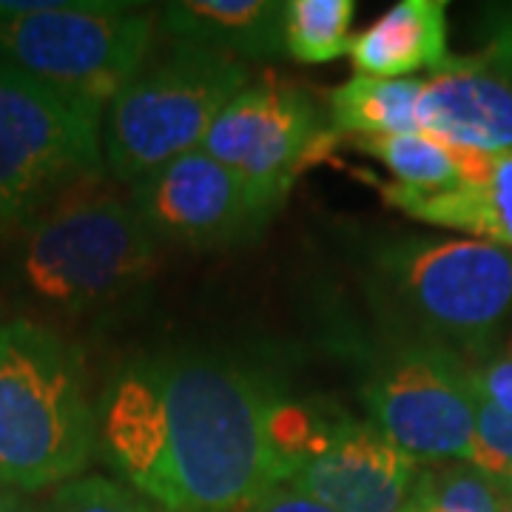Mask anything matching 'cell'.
I'll return each instance as SVG.
<instances>
[{"label": "cell", "mask_w": 512, "mask_h": 512, "mask_svg": "<svg viewBox=\"0 0 512 512\" xmlns=\"http://www.w3.org/2000/svg\"><path fill=\"white\" fill-rule=\"evenodd\" d=\"M276 396L234 362L143 356L97 404V447L163 512H248L291 481L271 439Z\"/></svg>", "instance_id": "obj_1"}, {"label": "cell", "mask_w": 512, "mask_h": 512, "mask_svg": "<svg viewBox=\"0 0 512 512\" xmlns=\"http://www.w3.org/2000/svg\"><path fill=\"white\" fill-rule=\"evenodd\" d=\"M97 447L83 353L29 319L0 328V478L43 490L80 478Z\"/></svg>", "instance_id": "obj_2"}, {"label": "cell", "mask_w": 512, "mask_h": 512, "mask_svg": "<svg viewBox=\"0 0 512 512\" xmlns=\"http://www.w3.org/2000/svg\"><path fill=\"white\" fill-rule=\"evenodd\" d=\"M23 228V288L57 311L106 305L143 282L157 259V239L131 200L106 191L100 177L69 188Z\"/></svg>", "instance_id": "obj_3"}, {"label": "cell", "mask_w": 512, "mask_h": 512, "mask_svg": "<svg viewBox=\"0 0 512 512\" xmlns=\"http://www.w3.org/2000/svg\"><path fill=\"white\" fill-rule=\"evenodd\" d=\"M248 86L239 57L174 43L114 94L103 123V165L117 183H143L197 151L220 111Z\"/></svg>", "instance_id": "obj_4"}, {"label": "cell", "mask_w": 512, "mask_h": 512, "mask_svg": "<svg viewBox=\"0 0 512 512\" xmlns=\"http://www.w3.org/2000/svg\"><path fill=\"white\" fill-rule=\"evenodd\" d=\"M373 285L396 311L450 350H484L512 319V251L484 239H384ZM433 342V345H436Z\"/></svg>", "instance_id": "obj_5"}, {"label": "cell", "mask_w": 512, "mask_h": 512, "mask_svg": "<svg viewBox=\"0 0 512 512\" xmlns=\"http://www.w3.org/2000/svg\"><path fill=\"white\" fill-rule=\"evenodd\" d=\"M103 109L0 57V228L103 171Z\"/></svg>", "instance_id": "obj_6"}, {"label": "cell", "mask_w": 512, "mask_h": 512, "mask_svg": "<svg viewBox=\"0 0 512 512\" xmlns=\"http://www.w3.org/2000/svg\"><path fill=\"white\" fill-rule=\"evenodd\" d=\"M154 15L128 3L52 0L46 9L0 23V57L60 92L109 109L146 63Z\"/></svg>", "instance_id": "obj_7"}, {"label": "cell", "mask_w": 512, "mask_h": 512, "mask_svg": "<svg viewBox=\"0 0 512 512\" xmlns=\"http://www.w3.org/2000/svg\"><path fill=\"white\" fill-rule=\"evenodd\" d=\"M370 424L419 464L467 461L476 433L470 367L441 345L402 350L362 390Z\"/></svg>", "instance_id": "obj_8"}, {"label": "cell", "mask_w": 512, "mask_h": 512, "mask_svg": "<svg viewBox=\"0 0 512 512\" xmlns=\"http://www.w3.org/2000/svg\"><path fill=\"white\" fill-rule=\"evenodd\" d=\"M333 140L311 94L291 83H248L220 111L202 151L231 168L251 200L274 217L293 180Z\"/></svg>", "instance_id": "obj_9"}, {"label": "cell", "mask_w": 512, "mask_h": 512, "mask_svg": "<svg viewBox=\"0 0 512 512\" xmlns=\"http://www.w3.org/2000/svg\"><path fill=\"white\" fill-rule=\"evenodd\" d=\"M128 200L151 237L194 251L245 245L271 222L237 174L202 148L148 174Z\"/></svg>", "instance_id": "obj_10"}, {"label": "cell", "mask_w": 512, "mask_h": 512, "mask_svg": "<svg viewBox=\"0 0 512 512\" xmlns=\"http://www.w3.org/2000/svg\"><path fill=\"white\" fill-rule=\"evenodd\" d=\"M419 473V461L390 444L373 424L339 419L288 484L333 512H402Z\"/></svg>", "instance_id": "obj_11"}, {"label": "cell", "mask_w": 512, "mask_h": 512, "mask_svg": "<svg viewBox=\"0 0 512 512\" xmlns=\"http://www.w3.org/2000/svg\"><path fill=\"white\" fill-rule=\"evenodd\" d=\"M421 134L473 154L512 151V80L484 57H450L424 80L416 111Z\"/></svg>", "instance_id": "obj_12"}, {"label": "cell", "mask_w": 512, "mask_h": 512, "mask_svg": "<svg viewBox=\"0 0 512 512\" xmlns=\"http://www.w3.org/2000/svg\"><path fill=\"white\" fill-rule=\"evenodd\" d=\"M382 194L393 208L413 220L461 231L512 251V151L487 157L478 180L444 191H413L390 183L384 185Z\"/></svg>", "instance_id": "obj_13"}, {"label": "cell", "mask_w": 512, "mask_h": 512, "mask_svg": "<svg viewBox=\"0 0 512 512\" xmlns=\"http://www.w3.org/2000/svg\"><path fill=\"white\" fill-rule=\"evenodd\" d=\"M356 74L399 80L419 69L441 72L447 52V3L402 0L350 40Z\"/></svg>", "instance_id": "obj_14"}, {"label": "cell", "mask_w": 512, "mask_h": 512, "mask_svg": "<svg viewBox=\"0 0 512 512\" xmlns=\"http://www.w3.org/2000/svg\"><path fill=\"white\" fill-rule=\"evenodd\" d=\"M163 29L174 43L231 57H276L285 52V3L271 0H180L165 3Z\"/></svg>", "instance_id": "obj_15"}, {"label": "cell", "mask_w": 512, "mask_h": 512, "mask_svg": "<svg viewBox=\"0 0 512 512\" xmlns=\"http://www.w3.org/2000/svg\"><path fill=\"white\" fill-rule=\"evenodd\" d=\"M421 77H367L353 74L345 86L328 94L330 128L339 134L359 137H387L419 131Z\"/></svg>", "instance_id": "obj_16"}, {"label": "cell", "mask_w": 512, "mask_h": 512, "mask_svg": "<svg viewBox=\"0 0 512 512\" xmlns=\"http://www.w3.org/2000/svg\"><path fill=\"white\" fill-rule=\"evenodd\" d=\"M356 148L379 160L396 177V185L413 191H444L467 180H478L487 165V154L458 151L421 131L359 137Z\"/></svg>", "instance_id": "obj_17"}, {"label": "cell", "mask_w": 512, "mask_h": 512, "mask_svg": "<svg viewBox=\"0 0 512 512\" xmlns=\"http://www.w3.org/2000/svg\"><path fill=\"white\" fill-rule=\"evenodd\" d=\"M356 15L353 0H291L285 3L282 43L299 63H330L350 52V23Z\"/></svg>", "instance_id": "obj_18"}, {"label": "cell", "mask_w": 512, "mask_h": 512, "mask_svg": "<svg viewBox=\"0 0 512 512\" xmlns=\"http://www.w3.org/2000/svg\"><path fill=\"white\" fill-rule=\"evenodd\" d=\"M507 490L476 467L441 461L421 467L413 498L424 512H498Z\"/></svg>", "instance_id": "obj_19"}, {"label": "cell", "mask_w": 512, "mask_h": 512, "mask_svg": "<svg viewBox=\"0 0 512 512\" xmlns=\"http://www.w3.org/2000/svg\"><path fill=\"white\" fill-rule=\"evenodd\" d=\"M43 512H160L146 495L103 476H80L60 484Z\"/></svg>", "instance_id": "obj_20"}, {"label": "cell", "mask_w": 512, "mask_h": 512, "mask_svg": "<svg viewBox=\"0 0 512 512\" xmlns=\"http://www.w3.org/2000/svg\"><path fill=\"white\" fill-rule=\"evenodd\" d=\"M467 464L507 487L512 478V416L476 399V433Z\"/></svg>", "instance_id": "obj_21"}, {"label": "cell", "mask_w": 512, "mask_h": 512, "mask_svg": "<svg viewBox=\"0 0 512 512\" xmlns=\"http://www.w3.org/2000/svg\"><path fill=\"white\" fill-rule=\"evenodd\" d=\"M470 387H473L476 399L493 404L501 413L512 416V353L470 367Z\"/></svg>", "instance_id": "obj_22"}, {"label": "cell", "mask_w": 512, "mask_h": 512, "mask_svg": "<svg viewBox=\"0 0 512 512\" xmlns=\"http://www.w3.org/2000/svg\"><path fill=\"white\" fill-rule=\"evenodd\" d=\"M487 55L484 60L512 80V3L490 6L484 15Z\"/></svg>", "instance_id": "obj_23"}, {"label": "cell", "mask_w": 512, "mask_h": 512, "mask_svg": "<svg viewBox=\"0 0 512 512\" xmlns=\"http://www.w3.org/2000/svg\"><path fill=\"white\" fill-rule=\"evenodd\" d=\"M248 512H333L319 504L311 495L299 493L291 484H279L271 493H265Z\"/></svg>", "instance_id": "obj_24"}, {"label": "cell", "mask_w": 512, "mask_h": 512, "mask_svg": "<svg viewBox=\"0 0 512 512\" xmlns=\"http://www.w3.org/2000/svg\"><path fill=\"white\" fill-rule=\"evenodd\" d=\"M0 512H37L32 510L23 498H20L18 493H0Z\"/></svg>", "instance_id": "obj_25"}, {"label": "cell", "mask_w": 512, "mask_h": 512, "mask_svg": "<svg viewBox=\"0 0 512 512\" xmlns=\"http://www.w3.org/2000/svg\"><path fill=\"white\" fill-rule=\"evenodd\" d=\"M402 512H424V510H421V504L416 501V498H410V504H407Z\"/></svg>", "instance_id": "obj_26"}, {"label": "cell", "mask_w": 512, "mask_h": 512, "mask_svg": "<svg viewBox=\"0 0 512 512\" xmlns=\"http://www.w3.org/2000/svg\"><path fill=\"white\" fill-rule=\"evenodd\" d=\"M498 512H512V498L510 495H504V501H501V510Z\"/></svg>", "instance_id": "obj_27"}, {"label": "cell", "mask_w": 512, "mask_h": 512, "mask_svg": "<svg viewBox=\"0 0 512 512\" xmlns=\"http://www.w3.org/2000/svg\"><path fill=\"white\" fill-rule=\"evenodd\" d=\"M504 490H507V495H510V498H512V478H510V484H507Z\"/></svg>", "instance_id": "obj_28"}, {"label": "cell", "mask_w": 512, "mask_h": 512, "mask_svg": "<svg viewBox=\"0 0 512 512\" xmlns=\"http://www.w3.org/2000/svg\"><path fill=\"white\" fill-rule=\"evenodd\" d=\"M3 487H6V484H3V478H0V493H3Z\"/></svg>", "instance_id": "obj_29"}]
</instances>
